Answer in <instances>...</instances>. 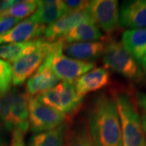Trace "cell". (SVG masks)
I'll list each match as a JSON object with an SVG mask.
<instances>
[{"instance_id":"cell-1","label":"cell","mask_w":146,"mask_h":146,"mask_svg":"<svg viewBox=\"0 0 146 146\" xmlns=\"http://www.w3.org/2000/svg\"><path fill=\"white\" fill-rule=\"evenodd\" d=\"M87 125L96 146H122L119 117L112 94L102 93L94 98Z\"/></svg>"},{"instance_id":"cell-2","label":"cell","mask_w":146,"mask_h":146,"mask_svg":"<svg viewBox=\"0 0 146 146\" xmlns=\"http://www.w3.org/2000/svg\"><path fill=\"white\" fill-rule=\"evenodd\" d=\"M122 131V146H146V136L142 127L137 104L128 92L113 91Z\"/></svg>"},{"instance_id":"cell-3","label":"cell","mask_w":146,"mask_h":146,"mask_svg":"<svg viewBox=\"0 0 146 146\" xmlns=\"http://www.w3.org/2000/svg\"><path fill=\"white\" fill-rule=\"evenodd\" d=\"M105 46L102 62L106 68L119 73L128 80L139 83L144 79V72L136 59L126 50L122 42L107 36L104 39Z\"/></svg>"},{"instance_id":"cell-4","label":"cell","mask_w":146,"mask_h":146,"mask_svg":"<svg viewBox=\"0 0 146 146\" xmlns=\"http://www.w3.org/2000/svg\"><path fill=\"white\" fill-rule=\"evenodd\" d=\"M62 39L50 42L42 39L39 45L31 52L28 53L13 63L12 68V84L21 85L30 78L45 62L46 58L58 48L63 46Z\"/></svg>"},{"instance_id":"cell-5","label":"cell","mask_w":146,"mask_h":146,"mask_svg":"<svg viewBox=\"0 0 146 146\" xmlns=\"http://www.w3.org/2000/svg\"><path fill=\"white\" fill-rule=\"evenodd\" d=\"M63 47L51 53L42 63L50 68L58 80L73 83L80 76L94 69L95 63L80 61L66 56L63 52Z\"/></svg>"},{"instance_id":"cell-6","label":"cell","mask_w":146,"mask_h":146,"mask_svg":"<svg viewBox=\"0 0 146 146\" xmlns=\"http://www.w3.org/2000/svg\"><path fill=\"white\" fill-rule=\"evenodd\" d=\"M29 127L34 133L55 129L68 119L63 113L40 102L36 97H29Z\"/></svg>"},{"instance_id":"cell-7","label":"cell","mask_w":146,"mask_h":146,"mask_svg":"<svg viewBox=\"0 0 146 146\" xmlns=\"http://www.w3.org/2000/svg\"><path fill=\"white\" fill-rule=\"evenodd\" d=\"M88 10L98 28H101L109 36L121 28L118 1H89Z\"/></svg>"},{"instance_id":"cell-8","label":"cell","mask_w":146,"mask_h":146,"mask_svg":"<svg viewBox=\"0 0 146 146\" xmlns=\"http://www.w3.org/2000/svg\"><path fill=\"white\" fill-rule=\"evenodd\" d=\"M91 18L92 17L88 8L68 14L46 28V30L44 32V39L50 42L58 41L62 39L74 27Z\"/></svg>"},{"instance_id":"cell-9","label":"cell","mask_w":146,"mask_h":146,"mask_svg":"<svg viewBox=\"0 0 146 146\" xmlns=\"http://www.w3.org/2000/svg\"><path fill=\"white\" fill-rule=\"evenodd\" d=\"M46 27L28 18L21 21L11 30L0 35V45L8 43H20L35 40L44 34Z\"/></svg>"},{"instance_id":"cell-10","label":"cell","mask_w":146,"mask_h":146,"mask_svg":"<svg viewBox=\"0 0 146 146\" xmlns=\"http://www.w3.org/2000/svg\"><path fill=\"white\" fill-rule=\"evenodd\" d=\"M110 82V73L106 68H96L82 75L74 82L79 96L84 98L86 94L96 92L106 87Z\"/></svg>"},{"instance_id":"cell-11","label":"cell","mask_w":146,"mask_h":146,"mask_svg":"<svg viewBox=\"0 0 146 146\" xmlns=\"http://www.w3.org/2000/svg\"><path fill=\"white\" fill-rule=\"evenodd\" d=\"M121 26L131 29L146 28V0L125 1L119 9Z\"/></svg>"},{"instance_id":"cell-12","label":"cell","mask_w":146,"mask_h":146,"mask_svg":"<svg viewBox=\"0 0 146 146\" xmlns=\"http://www.w3.org/2000/svg\"><path fill=\"white\" fill-rule=\"evenodd\" d=\"M11 123L12 131L17 130L25 134L29 129V96L17 89H13L11 109Z\"/></svg>"},{"instance_id":"cell-13","label":"cell","mask_w":146,"mask_h":146,"mask_svg":"<svg viewBox=\"0 0 146 146\" xmlns=\"http://www.w3.org/2000/svg\"><path fill=\"white\" fill-rule=\"evenodd\" d=\"M105 42H64L63 52L68 57L74 59L92 63V61L102 54Z\"/></svg>"},{"instance_id":"cell-14","label":"cell","mask_w":146,"mask_h":146,"mask_svg":"<svg viewBox=\"0 0 146 146\" xmlns=\"http://www.w3.org/2000/svg\"><path fill=\"white\" fill-rule=\"evenodd\" d=\"M67 15L63 1L58 0H41L36 1V9L30 16L36 23L49 25L56 22Z\"/></svg>"},{"instance_id":"cell-15","label":"cell","mask_w":146,"mask_h":146,"mask_svg":"<svg viewBox=\"0 0 146 146\" xmlns=\"http://www.w3.org/2000/svg\"><path fill=\"white\" fill-rule=\"evenodd\" d=\"M58 79L50 68L42 64L36 72L28 79L26 94L29 97H36L56 86Z\"/></svg>"},{"instance_id":"cell-16","label":"cell","mask_w":146,"mask_h":146,"mask_svg":"<svg viewBox=\"0 0 146 146\" xmlns=\"http://www.w3.org/2000/svg\"><path fill=\"white\" fill-rule=\"evenodd\" d=\"M61 104V113L70 119L73 117L81 108L84 98L79 96L74 83L61 82L56 85Z\"/></svg>"},{"instance_id":"cell-17","label":"cell","mask_w":146,"mask_h":146,"mask_svg":"<svg viewBox=\"0 0 146 146\" xmlns=\"http://www.w3.org/2000/svg\"><path fill=\"white\" fill-rule=\"evenodd\" d=\"M101 39H105V37L93 18L83 21L74 27L62 38L65 43L98 42Z\"/></svg>"},{"instance_id":"cell-18","label":"cell","mask_w":146,"mask_h":146,"mask_svg":"<svg viewBox=\"0 0 146 146\" xmlns=\"http://www.w3.org/2000/svg\"><path fill=\"white\" fill-rule=\"evenodd\" d=\"M122 44L132 57L140 61L146 54V28L124 32Z\"/></svg>"},{"instance_id":"cell-19","label":"cell","mask_w":146,"mask_h":146,"mask_svg":"<svg viewBox=\"0 0 146 146\" xmlns=\"http://www.w3.org/2000/svg\"><path fill=\"white\" fill-rule=\"evenodd\" d=\"M68 123H65L55 129L35 133L28 146H66Z\"/></svg>"},{"instance_id":"cell-20","label":"cell","mask_w":146,"mask_h":146,"mask_svg":"<svg viewBox=\"0 0 146 146\" xmlns=\"http://www.w3.org/2000/svg\"><path fill=\"white\" fill-rule=\"evenodd\" d=\"M42 39H35L33 41L20 43H8L0 45V58L10 63L16 62L24 54L33 51Z\"/></svg>"},{"instance_id":"cell-21","label":"cell","mask_w":146,"mask_h":146,"mask_svg":"<svg viewBox=\"0 0 146 146\" xmlns=\"http://www.w3.org/2000/svg\"><path fill=\"white\" fill-rule=\"evenodd\" d=\"M66 146H96L89 133L88 125L81 121L68 129Z\"/></svg>"},{"instance_id":"cell-22","label":"cell","mask_w":146,"mask_h":146,"mask_svg":"<svg viewBox=\"0 0 146 146\" xmlns=\"http://www.w3.org/2000/svg\"><path fill=\"white\" fill-rule=\"evenodd\" d=\"M36 8V1L35 0H23L19 1L16 5L6 12L0 14L22 20L31 14H33Z\"/></svg>"},{"instance_id":"cell-23","label":"cell","mask_w":146,"mask_h":146,"mask_svg":"<svg viewBox=\"0 0 146 146\" xmlns=\"http://www.w3.org/2000/svg\"><path fill=\"white\" fill-rule=\"evenodd\" d=\"M13 98V89L0 97V120L1 123L7 131H12L11 123V109Z\"/></svg>"},{"instance_id":"cell-24","label":"cell","mask_w":146,"mask_h":146,"mask_svg":"<svg viewBox=\"0 0 146 146\" xmlns=\"http://www.w3.org/2000/svg\"><path fill=\"white\" fill-rule=\"evenodd\" d=\"M12 84V68L10 63L0 58V97L10 91Z\"/></svg>"},{"instance_id":"cell-25","label":"cell","mask_w":146,"mask_h":146,"mask_svg":"<svg viewBox=\"0 0 146 146\" xmlns=\"http://www.w3.org/2000/svg\"><path fill=\"white\" fill-rule=\"evenodd\" d=\"M21 21V19L0 15V35L4 34L7 32L11 30L13 27L16 26Z\"/></svg>"},{"instance_id":"cell-26","label":"cell","mask_w":146,"mask_h":146,"mask_svg":"<svg viewBox=\"0 0 146 146\" xmlns=\"http://www.w3.org/2000/svg\"><path fill=\"white\" fill-rule=\"evenodd\" d=\"M89 1H80V0H76V1H63V4L65 6L67 15L74 13L76 11L87 9L89 7Z\"/></svg>"},{"instance_id":"cell-27","label":"cell","mask_w":146,"mask_h":146,"mask_svg":"<svg viewBox=\"0 0 146 146\" xmlns=\"http://www.w3.org/2000/svg\"><path fill=\"white\" fill-rule=\"evenodd\" d=\"M24 135L25 134H23L22 132L19 131H12L10 145L8 146H25Z\"/></svg>"},{"instance_id":"cell-28","label":"cell","mask_w":146,"mask_h":146,"mask_svg":"<svg viewBox=\"0 0 146 146\" xmlns=\"http://www.w3.org/2000/svg\"><path fill=\"white\" fill-rule=\"evenodd\" d=\"M135 101L141 109L146 114V94L143 92H136L135 94Z\"/></svg>"},{"instance_id":"cell-29","label":"cell","mask_w":146,"mask_h":146,"mask_svg":"<svg viewBox=\"0 0 146 146\" xmlns=\"http://www.w3.org/2000/svg\"><path fill=\"white\" fill-rule=\"evenodd\" d=\"M19 1L17 0H4L0 2V14H3L7 11L11 9L13 6H15Z\"/></svg>"},{"instance_id":"cell-30","label":"cell","mask_w":146,"mask_h":146,"mask_svg":"<svg viewBox=\"0 0 146 146\" xmlns=\"http://www.w3.org/2000/svg\"><path fill=\"white\" fill-rule=\"evenodd\" d=\"M140 63H141V66L142 67L143 71L146 73V54L141 58Z\"/></svg>"},{"instance_id":"cell-31","label":"cell","mask_w":146,"mask_h":146,"mask_svg":"<svg viewBox=\"0 0 146 146\" xmlns=\"http://www.w3.org/2000/svg\"><path fill=\"white\" fill-rule=\"evenodd\" d=\"M141 123H142V127L145 131V134L146 136V114L143 113V115L141 116Z\"/></svg>"},{"instance_id":"cell-32","label":"cell","mask_w":146,"mask_h":146,"mask_svg":"<svg viewBox=\"0 0 146 146\" xmlns=\"http://www.w3.org/2000/svg\"><path fill=\"white\" fill-rule=\"evenodd\" d=\"M0 146H4L3 142L2 141V137H1V120H0Z\"/></svg>"}]
</instances>
